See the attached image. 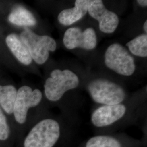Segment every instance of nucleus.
Wrapping results in <instances>:
<instances>
[{
    "label": "nucleus",
    "instance_id": "4",
    "mask_svg": "<svg viewBox=\"0 0 147 147\" xmlns=\"http://www.w3.org/2000/svg\"><path fill=\"white\" fill-rule=\"evenodd\" d=\"M88 89L92 99L104 105L119 104L126 96L121 86L105 79H98L90 82Z\"/></svg>",
    "mask_w": 147,
    "mask_h": 147
},
{
    "label": "nucleus",
    "instance_id": "16",
    "mask_svg": "<svg viewBox=\"0 0 147 147\" xmlns=\"http://www.w3.org/2000/svg\"><path fill=\"white\" fill-rule=\"evenodd\" d=\"M9 135V127L7 119L2 109L0 108V140L5 141Z\"/></svg>",
    "mask_w": 147,
    "mask_h": 147
},
{
    "label": "nucleus",
    "instance_id": "7",
    "mask_svg": "<svg viewBox=\"0 0 147 147\" xmlns=\"http://www.w3.org/2000/svg\"><path fill=\"white\" fill-rule=\"evenodd\" d=\"M63 42L65 47L69 50L77 47L92 50L96 46L97 39L93 28H87L82 31L79 27H71L65 32Z\"/></svg>",
    "mask_w": 147,
    "mask_h": 147
},
{
    "label": "nucleus",
    "instance_id": "11",
    "mask_svg": "<svg viewBox=\"0 0 147 147\" xmlns=\"http://www.w3.org/2000/svg\"><path fill=\"white\" fill-rule=\"evenodd\" d=\"M5 43L16 58L24 65H28L32 62L31 56L20 37L14 33L5 38Z\"/></svg>",
    "mask_w": 147,
    "mask_h": 147
},
{
    "label": "nucleus",
    "instance_id": "15",
    "mask_svg": "<svg viewBox=\"0 0 147 147\" xmlns=\"http://www.w3.org/2000/svg\"><path fill=\"white\" fill-rule=\"evenodd\" d=\"M85 147H122L119 141L114 137L97 135L90 138Z\"/></svg>",
    "mask_w": 147,
    "mask_h": 147
},
{
    "label": "nucleus",
    "instance_id": "1",
    "mask_svg": "<svg viewBox=\"0 0 147 147\" xmlns=\"http://www.w3.org/2000/svg\"><path fill=\"white\" fill-rule=\"evenodd\" d=\"M61 127L53 119L39 121L27 135L24 147H53L61 136Z\"/></svg>",
    "mask_w": 147,
    "mask_h": 147
},
{
    "label": "nucleus",
    "instance_id": "5",
    "mask_svg": "<svg viewBox=\"0 0 147 147\" xmlns=\"http://www.w3.org/2000/svg\"><path fill=\"white\" fill-rule=\"evenodd\" d=\"M106 65L116 73L130 76L135 71L134 58L120 44L115 43L107 47L105 53Z\"/></svg>",
    "mask_w": 147,
    "mask_h": 147
},
{
    "label": "nucleus",
    "instance_id": "8",
    "mask_svg": "<svg viewBox=\"0 0 147 147\" xmlns=\"http://www.w3.org/2000/svg\"><path fill=\"white\" fill-rule=\"evenodd\" d=\"M88 11L90 16L99 22L101 31L110 34L116 31L119 22L118 16L114 12L109 11L102 1H91Z\"/></svg>",
    "mask_w": 147,
    "mask_h": 147
},
{
    "label": "nucleus",
    "instance_id": "9",
    "mask_svg": "<svg viewBox=\"0 0 147 147\" xmlns=\"http://www.w3.org/2000/svg\"><path fill=\"white\" fill-rule=\"evenodd\" d=\"M126 111V106L121 104L103 105L93 112L91 121L93 125L97 127L110 126L123 117Z\"/></svg>",
    "mask_w": 147,
    "mask_h": 147
},
{
    "label": "nucleus",
    "instance_id": "14",
    "mask_svg": "<svg viewBox=\"0 0 147 147\" xmlns=\"http://www.w3.org/2000/svg\"><path fill=\"white\" fill-rule=\"evenodd\" d=\"M130 52L134 55L146 57L147 56V34H142L126 44Z\"/></svg>",
    "mask_w": 147,
    "mask_h": 147
},
{
    "label": "nucleus",
    "instance_id": "10",
    "mask_svg": "<svg viewBox=\"0 0 147 147\" xmlns=\"http://www.w3.org/2000/svg\"><path fill=\"white\" fill-rule=\"evenodd\" d=\"M89 0H76L73 8L64 9L59 14L58 20L64 26H69L79 21L88 12Z\"/></svg>",
    "mask_w": 147,
    "mask_h": 147
},
{
    "label": "nucleus",
    "instance_id": "6",
    "mask_svg": "<svg viewBox=\"0 0 147 147\" xmlns=\"http://www.w3.org/2000/svg\"><path fill=\"white\" fill-rule=\"evenodd\" d=\"M42 97V93L39 89L33 90L28 86H23L18 89L13 109L16 121L19 124H24L26 121L28 110L39 105Z\"/></svg>",
    "mask_w": 147,
    "mask_h": 147
},
{
    "label": "nucleus",
    "instance_id": "2",
    "mask_svg": "<svg viewBox=\"0 0 147 147\" xmlns=\"http://www.w3.org/2000/svg\"><path fill=\"white\" fill-rule=\"evenodd\" d=\"M79 84V78L72 71L55 69L45 81L44 93L48 100L57 101L65 93L76 88Z\"/></svg>",
    "mask_w": 147,
    "mask_h": 147
},
{
    "label": "nucleus",
    "instance_id": "18",
    "mask_svg": "<svg viewBox=\"0 0 147 147\" xmlns=\"http://www.w3.org/2000/svg\"><path fill=\"white\" fill-rule=\"evenodd\" d=\"M143 29L144 31L146 32V34H147V20L145 21L144 25H143Z\"/></svg>",
    "mask_w": 147,
    "mask_h": 147
},
{
    "label": "nucleus",
    "instance_id": "12",
    "mask_svg": "<svg viewBox=\"0 0 147 147\" xmlns=\"http://www.w3.org/2000/svg\"><path fill=\"white\" fill-rule=\"evenodd\" d=\"M8 21L19 26H33L37 20L30 11L19 6L15 8L8 16Z\"/></svg>",
    "mask_w": 147,
    "mask_h": 147
},
{
    "label": "nucleus",
    "instance_id": "3",
    "mask_svg": "<svg viewBox=\"0 0 147 147\" xmlns=\"http://www.w3.org/2000/svg\"><path fill=\"white\" fill-rule=\"evenodd\" d=\"M31 56L38 64L47 62L50 51H55L57 47L56 41L48 36H39L29 28L25 29L20 36Z\"/></svg>",
    "mask_w": 147,
    "mask_h": 147
},
{
    "label": "nucleus",
    "instance_id": "13",
    "mask_svg": "<svg viewBox=\"0 0 147 147\" xmlns=\"http://www.w3.org/2000/svg\"><path fill=\"white\" fill-rule=\"evenodd\" d=\"M17 90L13 85L0 84V106L8 114L13 113Z\"/></svg>",
    "mask_w": 147,
    "mask_h": 147
},
{
    "label": "nucleus",
    "instance_id": "17",
    "mask_svg": "<svg viewBox=\"0 0 147 147\" xmlns=\"http://www.w3.org/2000/svg\"><path fill=\"white\" fill-rule=\"evenodd\" d=\"M137 2L140 6L144 7H147V1L146 0H137Z\"/></svg>",
    "mask_w": 147,
    "mask_h": 147
}]
</instances>
